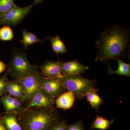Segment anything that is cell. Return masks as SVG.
<instances>
[{
    "label": "cell",
    "mask_w": 130,
    "mask_h": 130,
    "mask_svg": "<svg viewBox=\"0 0 130 130\" xmlns=\"http://www.w3.org/2000/svg\"><path fill=\"white\" fill-rule=\"evenodd\" d=\"M129 37L126 28L113 25L105 28L96 42L99 50L96 61L108 63L111 60L119 59L127 50Z\"/></svg>",
    "instance_id": "6da1fadb"
},
{
    "label": "cell",
    "mask_w": 130,
    "mask_h": 130,
    "mask_svg": "<svg viewBox=\"0 0 130 130\" xmlns=\"http://www.w3.org/2000/svg\"><path fill=\"white\" fill-rule=\"evenodd\" d=\"M19 115L23 130H49L59 120L54 108H31Z\"/></svg>",
    "instance_id": "7a4b0ae2"
},
{
    "label": "cell",
    "mask_w": 130,
    "mask_h": 130,
    "mask_svg": "<svg viewBox=\"0 0 130 130\" xmlns=\"http://www.w3.org/2000/svg\"><path fill=\"white\" fill-rule=\"evenodd\" d=\"M58 79L65 90L72 93L77 100L85 99L88 93L99 90L96 80L86 78L81 75L63 76Z\"/></svg>",
    "instance_id": "3957f363"
},
{
    "label": "cell",
    "mask_w": 130,
    "mask_h": 130,
    "mask_svg": "<svg viewBox=\"0 0 130 130\" xmlns=\"http://www.w3.org/2000/svg\"><path fill=\"white\" fill-rule=\"evenodd\" d=\"M7 74H9L14 79L24 76L38 70L37 66L29 63L25 52L18 49L13 51L11 60L7 65Z\"/></svg>",
    "instance_id": "277c9868"
},
{
    "label": "cell",
    "mask_w": 130,
    "mask_h": 130,
    "mask_svg": "<svg viewBox=\"0 0 130 130\" xmlns=\"http://www.w3.org/2000/svg\"><path fill=\"white\" fill-rule=\"evenodd\" d=\"M44 77L38 70L21 78L15 79L19 84L23 90L24 102H29L32 96L42 89V81Z\"/></svg>",
    "instance_id": "5b68a950"
},
{
    "label": "cell",
    "mask_w": 130,
    "mask_h": 130,
    "mask_svg": "<svg viewBox=\"0 0 130 130\" xmlns=\"http://www.w3.org/2000/svg\"><path fill=\"white\" fill-rule=\"evenodd\" d=\"M41 2L36 1L26 7L16 6L8 13L0 18V25L15 26L18 24L29 13L34 5Z\"/></svg>",
    "instance_id": "8992f818"
},
{
    "label": "cell",
    "mask_w": 130,
    "mask_h": 130,
    "mask_svg": "<svg viewBox=\"0 0 130 130\" xmlns=\"http://www.w3.org/2000/svg\"><path fill=\"white\" fill-rule=\"evenodd\" d=\"M54 103V98L42 89H41L32 96L24 110L33 107L53 108Z\"/></svg>",
    "instance_id": "52a82bcc"
},
{
    "label": "cell",
    "mask_w": 130,
    "mask_h": 130,
    "mask_svg": "<svg viewBox=\"0 0 130 130\" xmlns=\"http://www.w3.org/2000/svg\"><path fill=\"white\" fill-rule=\"evenodd\" d=\"M63 61L46 60L42 65L37 66L44 77L48 78L59 79L63 77L61 67Z\"/></svg>",
    "instance_id": "ba28073f"
},
{
    "label": "cell",
    "mask_w": 130,
    "mask_h": 130,
    "mask_svg": "<svg viewBox=\"0 0 130 130\" xmlns=\"http://www.w3.org/2000/svg\"><path fill=\"white\" fill-rule=\"evenodd\" d=\"M41 88L54 99L66 91L58 79L48 78L45 77L42 81Z\"/></svg>",
    "instance_id": "9c48e42d"
},
{
    "label": "cell",
    "mask_w": 130,
    "mask_h": 130,
    "mask_svg": "<svg viewBox=\"0 0 130 130\" xmlns=\"http://www.w3.org/2000/svg\"><path fill=\"white\" fill-rule=\"evenodd\" d=\"M89 68V67L79 63L77 60H74L63 62L61 73L63 76L81 75Z\"/></svg>",
    "instance_id": "30bf717a"
},
{
    "label": "cell",
    "mask_w": 130,
    "mask_h": 130,
    "mask_svg": "<svg viewBox=\"0 0 130 130\" xmlns=\"http://www.w3.org/2000/svg\"><path fill=\"white\" fill-rule=\"evenodd\" d=\"M0 102L4 107L6 113H14L18 115L25 108L22 106V102L16 98L5 95L0 97Z\"/></svg>",
    "instance_id": "8fae6325"
},
{
    "label": "cell",
    "mask_w": 130,
    "mask_h": 130,
    "mask_svg": "<svg viewBox=\"0 0 130 130\" xmlns=\"http://www.w3.org/2000/svg\"><path fill=\"white\" fill-rule=\"evenodd\" d=\"M75 99L72 93L66 91L57 98L55 101L56 107L65 110L70 109L74 105Z\"/></svg>",
    "instance_id": "7c38bea8"
},
{
    "label": "cell",
    "mask_w": 130,
    "mask_h": 130,
    "mask_svg": "<svg viewBox=\"0 0 130 130\" xmlns=\"http://www.w3.org/2000/svg\"><path fill=\"white\" fill-rule=\"evenodd\" d=\"M6 91L9 94V95L18 98L22 102H24V97L22 87L16 81L8 80L6 85Z\"/></svg>",
    "instance_id": "4fadbf2b"
},
{
    "label": "cell",
    "mask_w": 130,
    "mask_h": 130,
    "mask_svg": "<svg viewBox=\"0 0 130 130\" xmlns=\"http://www.w3.org/2000/svg\"><path fill=\"white\" fill-rule=\"evenodd\" d=\"M17 114L14 113H6L1 119L7 130H23L18 121Z\"/></svg>",
    "instance_id": "5bb4252c"
},
{
    "label": "cell",
    "mask_w": 130,
    "mask_h": 130,
    "mask_svg": "<svg viewBox=\"0 0 130 130\" xmlns=\"http://www.w3.org/2000/svg\"><path fill=\"white\" fill-rule=\"evenodd\" d=\"M118 63V70L114 71L108 65L107 71L109 75L117 74L120 76H125L130 77V64L124 63L120 59L116 60Z\"/></svg>",
    "instance_id": "9a60e30c"
},
{
    "label": "cell",
    "mask_w": 130,
    "mask_h": 130,
    "mask_svg": "<svg viewBox=\"0 0 130 130\" xmlns=\"http://www.w3.org/2000/svg\"><path fill=\"white\" fill-rule=\"evenodd\" d=\"M46 39L50 40L53 51L56 53L58 56L59 54H63L67 52L64 43L61 40L59 36H55L54 37H47L45 38V40Z\"/></svg>",
    "instance_id": "2e32d148"
},
{
    "label": "cell",
    "mask_w": 130,
    "mask_h": 130,
    "mask_svg": "<svg viewBox=\"0 0 130 130\" xmlns=\"http://www.w3.org/2000/svg\"><path fill=\"white\" fill-rule=\"evenodd\" d=\"M114 120H108L97 115L94 121L92 123L91 129H93L106 130L113 124Z\"/></svg>",
    "instance_id": "e0dca14e"
},
{
    "label": "cell",
    "mask_w": 130,
    "mask_h": 130,
    "mask_svg": "<svg viewBox=\"0 0 130 130\" xmlns=\"http://www.w3.org/2000/svg\"><path fill=\"white\" fill-rule=\"evenodd\" d=\"M23 39L20 42L23 44L24 47H27L29 45L35 43H42L43 41L40 40L38 37L31 32H28L25 30L23 31Z\"/></svg>",
    "instance_id": "ac0fdd59"
},
{
    "label": "cell",
    "mask_w": 130,
    "mask_h": 130,
    "mask_svg": "<svg viewBox=\"0 0 130 130\" xmlns=\"http://www.w3.org/2000/svg\"><path fill=\"white\" fill-rule=\"evenodd\" d=\"M85 98L93 109L96 111L99 109L100 106L103 103V100L99 96L97 92H89L86 95Z\"/></svg>",
    "instance_id": "d6986e66"
},
{
    "label": "cell",
    "mask_w": 130,
    "mask_h": 130,
    "mask_svg": "<svg viewBox=\"0 0 130 130\" xmlns=\"http://www.w3.org/2000/svg\"><path fill=\"white\" fill-rule=\"evenodd\" d=\"M17 6L13 0H0V18Z\"/></svg>",
    "instance_id": "ffe728a7"
},
{
    "label": "cell",
    "mask_w": 130,
    "mask_h": 130,
    "mask_svg": "<svg viewBox=\"0 0 130 130\" xmlns=\"http://www.w3.org/2000/svg\"><path fill=\"white\" fill-rule=\"evenodd\" d=\"M13 38V31L9 26L4 25L0 28V40L5 41H10Z\"/></svg>",
    "instance_id": "44dd1931"
},
{
    "label": "cell",
    "mask_w": 130,
    "mask_h": 130,
    "mask_svg": "<svg viewBox=\"0 0 130 130\" xmlns=\"http://www.w3.org/2000/svg\"><path fill=\"white\" fill-rule=\"evenodd\" d=\"M66 122L65 120H59L54 124L49 130H67Z\"/></svg>",
    "instance_id": "7402d4cb"
},
{
    "label": "cell",
    "mask_w": 130,
    "mask_h": 130,
    "mask_svg": "<svg viewBox=\"0 0 130 130\" xmlns=\"http://www.w3.org/2000/svg\"><path fill=\"white\" fill-rule=\"evenodd\" d=\"M8 80L7 73L0 78V97L6 93V85Z\"/></svg>",
    "instance_id": "603a6c76"
},
{
    "label": "cell",
    "mask_w": 130,
    "mask_h": 130,
    "mask_svg": "<svg viewBox=\"0 0 130 130\" xmlns=\"http://www.w3.org/2000/svg\"><path fill=\"white\" fill-rule=\"evenodd\" d=\"M67 130H84L83 123L81 121L67 126Z\"/></svg>",
    "instance_id": "cb8c5ba5"
},
{
    "label": "cell",
    "mask_w": 130,
    "mask_h": 130,
    "mask_svg": "<svg viewBox=\"0 0 130 130\" xmlns=\"http://www.w3.org/2000/svg\"><path fill=\"white\" fill-rule=\"evenodd\" d=\"M6 68L7 65L4 62L0 61V74L3 72Z\"/></svg>",
    "instance_id": "d4e9b609"
},
{
    "label": "cell",
    "mask_w": 130,
    "mask_h": 130,
    "mask_svg": "<svg viewBox=\"0 0 130 130\" xmlns=\"http://www.w3.org/2000/svg\"><path fill=\"white\" fill-rule=\"evenodd\" d=\"M0 130H7L3 123L1 119H0Z\"/></svg>",
    "instance_id": "484cf974"
}]
</instances>
